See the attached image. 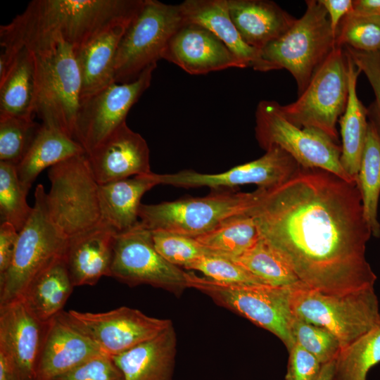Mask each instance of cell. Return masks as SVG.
I'll return each mask as SVG.
<instances>
[{
	"label": "cell",
	"mask_w": 380,
	"mask_h": 380,
	"mask_svg": "<svg viewBox=\"0 0 380 380\" xmlns=\"http://www.w3.org/2000/svg\"><path fill=\"white\" fill-rule=\"evenodd\" d=\"M248 213L304 286L329 294L374 287L365 255L372 234L356 182L300 166L284 184L260 189Z\"/></svg>",
	"instance_id": "obj_1"
},
{
	"label": "cell",
	"mask_w": 380,
	"mask_h": 380,
	"mask_svg": "<svg viewBox=\"0 0 380 380\" xmlns=\"http://www.w3.org/2000/svg\"><path fill=\"white\" fill-rule=\"evenodd\" d=\"M144 1L34 0L8 24L1 25V46L35 52L60 38L76 51L107 30L130 23Z\"/></svg>",
	"instance_id": "obj_2"
},
{
	"label": "cell",
	"mask_w": 380,
	"mask_h": 380,
	"mask_svg": "<svg viewBox=\"0 0 380 380\" xmlns=\"http://www.w3.org/2000/svg\"><path fill=\"white\" fill-rule=\"evenodd\" d=\"M304 14L280 37L260 51V71L286 69L294 77L298 96L334 49L336 36L319 1H305Z\"/></svg>",
	"instance_id": "obj_3"
},
{
	"label": "cell",
	"mask_w": 380,
	"mask_h": 380,
	"mask_svg": "<svg viewBox=\"0 0 380 380\" xmlns=\"http://www.w3.org/2000/svg\"><path fill=\"white\" fill-rule=\"evenodd\" d=\"M50 191L46 207L50 219L68 239L103 223L99 184L87 153L77 155L49 167Z\"/></svg>",
	"instance_id": "obj_4"
},
{
	"label": "cell",
	"mask_w": 380,
	"mask_h": 380,
	"mask_svg": "<svg viewBox=\"0 0 380 380\" xmlns=\"http://www.w3.org/2000/svg\"><path fill=\"white\" fill-rule=\"evenodd\" d=\"M291 305L294 317L328 330L341 348L380 322L374 287L329 294L300 284L291 288Z\"/></svg>",
	"instance_id": "obj_5"
},
{
	"label": "cell",
	"mask_w": 380,
	"mask_h": 380,
	"mask_svg": "<svg viewBox=\"0 0 380 380\" xmlns=\"http://www.w3.org/2000/svg\"><path fill=\"white\" fill-rule=\"evenodd\" d=\"M46 194L39 184L32 213L19 232L11 265L0 277V306L20 299L37 277L65 254L68 239L49 217Z\"/></svg>",
	"instance_id": "obj_6"
},
{
	"label": "cell",
	"mask_w": 380,
	"mask_h": 380,
	"mask_svg": "<svg viewBox=\"0 0 380 380\" xmlns=\"http://www.w3.org/2000/svg\"><path fill=\"white\" fill-rule=\"evenodd\" d=\"M32 53L37 76L35 113L42 119V125L59 129L74 139L81 99V78L75 51L64 40L56 38L47 46Z\"/></svg>",
	"instance_id": "obj_7"
},
{
	"label": "cell",
	"mask_w": 380,
	"mask_h": 380,
	"mask_svg": "<svg viewBox=\"0 0 380 380\" xmlns=\"http://www.w3.org/2000/svg\"><path fill=\"white\" fill-rule=\"evenodd\" d=\"M260 189L252 192L213 191L203 197H188L157 204H141L139 222L151 231L163 230L195 238L231 217L248 213Z\"/></svg>",
	"instance_id": "obj_8"
},
{
	"label": "cell",
	"mask_w": 380,
	"mask_h": 380,
	"mask_svg": "<svg viewBox=\"0 0 380 380\" xmlns=\"http://www.w3.org/2000/svg\"><path fill=\"white\" fill-rule=\"evenodd\" d=\"M186 277L189 288L201 291L217 305L270 331L288 351L296 343L291 333V287L224 284L193 272H186Z\"/></svg>",
	"instance_id": "obj_9"
},
{
	"label": "cell",
	"mask_w": 380,
	"mask_h": 380,
	"mask_svg": "<svg viewBox=\"0 0 380 380\" xmlns=\"http://www.w3.org/2000/svg\"><path fill=\"white\" fill-rule=\"evenodd\" d=\"M255 134L265 151L278 146L303 167L322 169L346 181L356 182L341 165V146L338 142L317 129L302 128L291 123L277 101L262 100L258 103Z\"/></svg>",
	"instance_id": "obj_10"
},
{
	"label": "cell",
	"mask_w": 380,
	"mask_h": 380,
	"mask_svg": "<svg viewBox=\"0 0 380 380\" xmlns=\"http://www.w3.org/2000/svg\"><path fill=\"white\" fill-rule=\"evenodd\" d=\"M298 96L289 104L280 105L284 116L297 127L317 129L338 142L336 125L348 96V61L343 46H335Z\"/></svg>",
	"instance_id": "obj_11"
},
{
	"label": "cell",
	"mask_w": 380,
	"mask_h": 380,
	"mask_svg": "<svg viewBox=\"0 0 380 380\" xmlns=\"http://www.w3.org/2000/svg\"><path fill=\"white\" fill-rule=\"evenodd\" d=\"M184 23L179 4L144 0L120 42L115 82H132L147 68L156 65L169 39Z\"/></svg>",
	"instance_id": "obj_12"
},
{
	"label": "cell",
	"mask_w": 380,
	"mask_h": 380,
	"mask_svg": "<svg viewBox=\"0 0 380 380\" xmlns=\"http://www.w3.org/2000/svg\"><path fill=\"white\" fill-rule=\"evenodd\" d=\"M186 274L160 255L151 231L139 221L115 234L110 277L132 287L148 284L179 296L189 288Z\"/></svg>",
	"instance_id": "obj_13"
},
{
	"label": "cell",
	"mask_w": 380,
	"mask_h": 380,
	"mask_svg": "<svg viewBox=\"0 0 380 380\" xmlns=\"http://www.w3.org/2000/svg\"><path fill=\"white\" fill-rule=\"evenodd\" d=\"M156 65L144 70L135 80L113 83L80 99L74 139L89 153L121 125L133 105L149 87Z\"/></svg>",
	"instance_id": "obj_14"
},
{
	"label": "cell",
	"mask_w": 380,
	"mask_h": 380,
	"mask_svg": "<svg viewBox=\"0 0 380 380\" xmlns=\"http://www.w3.org/2000/svg\"><path fill=\"white\" fill-rule=\"evenodd\" d=\"M63 313L72 327L111 357L153 338L172 323L126 306L104 312L71 310Z\"/></svg>",
	"instance_id": "obj_15"
},
{
	"label": "cell",
	"mask_w": 380,
	"mask_h": 380,
	"mask_svg": "<svg viewBox=\"0 0 380 380\" xmlns=\"http://www.w3.org/2000/svg\"><path fill=\"white\" fill-rule=\"evenodd\" d=\"M299 167V164L286 151L272 146L260 158L223 172L208 174L184 170L158 174V179L159 184L183 188L207 186L213 191H224L254 184L258 189L269 190L286 182Z\"/></svg>",
	"instance_id": "obj_16"
},
{
	"label": "cell",
	"mask_w": 380,
	"mask_h": 380,
	"mask_svg": "<svg viewBox=\"0 0 380 380\" xmlns=\"http://www.w3.org/2000/svg\"><path fill=\"white\" fill-rule=\"evenodd\" d=\"M161 59L175 64L191 75L248 67L209 30L186 22L169 39Z\"/></svg>",
	"instance_id": "obj_17"
},
{
	"label": "cell",
	"mask_w": 380,
	"mask_h": 380,
	"mask_svg": "<svg viewBox=\"0 0 380 380\" xmlns=\"http://www.w3.org/2000/svg\"><path fill=\"white\" fill-rule=\"evenodd\" d=\"M48 323L38 319L21 299L0 306V352L23 380H36Z\"/></svg>",
	"instance_id": "obj_18"
},
{
	"label": "cell",
	"mask_w": 380,
	"mask_h": 380,
	"mask_svg": "<svg viewBox=\"0 0 380 380\" xmlns=\"http://www.w3.org/2000/svg\"><path fill=\"white\" fill-rule=\"evenodd\" d=\"M87 154L99 185L152 172L146 140L126 122Z\"/></svg>",
	"instance_id": "obj_19"
},
{
	"label": "cell",
	"mask_w": 380,
	"mask_h": 380,
	"mask_svg": "<svg viewBox=\"0 0 380 380\" xmlns=\"http://www.w3.org/2000/svg\"><path fill=\"white\" fill-rule=\"evenodd\" d=\"M100 353L96 345L72 327L62 311L48 323L36 380H51Z\"/></svg>",
	"instance_id": "obj_20"
},
{
	"label": "cell",
	"mask_w": 380,
	"mask_h": 380,
	"mask_svg": "<svg viewBox=\"0 0 380 380\" xmlns=\"http://www.w3.org/2000/svg\"><path fill=\"white\" fill-rule=\"evenodd\" d=\"M116 234L103 222L68 239L65 259L74 286H93L110 277Z\"/></svg>",
	"instance_id": "obj_21"
},
{
	"label": "cell",
	"mask_w": 380,
	"mask_h": 380,
	"mask_svg": "<svg viewBox=\"0 0 380 380\" xmlns=\"http://www.w3.org/2000/svg\"><path fill=\"white\" fill-rule=\"evenodd\" d=\"M177 334L172 323L153 338L112 356L124 380H173Z\"/></svg>",
	"instance_id": "obj_22"
},
{
	"label": "cell",
	"mask_w": 380,
	"mask_h": 380,
	"mask_svg": "<svg viewBox=\"0 0 380 380\" xmlns=\"http://www.w3.org/2000/svg\"><path fill=\"white\" fill-rule=\"evenodd\" d=\"M227 4L243 42L259 51L283 35L296 20L272 1L227 0Z\"/></svg>",
	"instance_id": "obj_23"
},
{
	"label": "cell",
	"mask_w": 380,
	"mask_h": 380,
	"mask_svg": "<svg viewBox=\"0 0 380 380\" xmlns=\"http://www.w3.org/2000/svg\"><path fill=\"white\" fill-rule=\"evenodd\" d=\"M179 6L186 23L205 27L248 67L260 71V51L242 39L230 17L227 0H186Z\"/></svg>",
	"instance_id": "obj_24"
},
{
	"label": "cell",
	"mask_w": 380,
	"mask_h": 380,
	"mask_svg": "<svg viewBox=\"0 0 380 380\" xmlns=\"http://www.w3.org/2000/svg\"><path fill=\"white\" fill-rule=\"evenodd\" d=\"M158 184V174L151 172L99 185L103 222L117 232L133 227L139 221L142 196Z\"/></svg>",
	"instance_id": "obj_25"
},
{
	"label": "cell",
	"mask_w": 380,
	"mask_h": 380,
	"mask_svg": "<svg viewBox=\"0 0 380 380\" xmlns=\"http://www.w3.org/2000/svg\"><path fill=\"white\" fill-rule=\"evenodd\" d=\"M129 25L114 26L75 51L81 78V99L94 94L115 82V56Z\"/></svg>",
	"instance_id": "obj_26"
},
{
	"label": "cell",
	"mask_w": 380,
	"mask_h": 380,
	"mask_svg": "<svg viewBox=\"0 0 380 380\" xmlns=\"http://www.w3.org/2000/svg\"><path fill=\"white\" fill-rule=\"evenodd\" d=\"M37 101L36 64L34 53L23 47L0 80V118H33Z\"/></svg>",
	"instance_id": "obj_27"
},
{
	"label": "cell",
	"mask_w": 380,
	"mask_h": 380,
	"mask_svg": "<svg viewBox=\"0 0 380 380\" xmlns=\"http://www.w3.org/2000/svg\"><path fill=\"white\" fill-rule=\"evenodd\" d=\"M346 53L348 96L346 109L338 120L342 141L341 163L345 172L356 181L368 129V112L357 94V80L361 71L350 56L346 51Z\"/></svg>",
	"instance_id": "obj_28"
},
{
	"label": "cell",
	"mask_w": 380,
	"mask_h": 380,
	"mask_svg": "<svg viewBox=\"0 0 380 380\" xmlns=\"http://www.w3.org/2000/svg\"><path fill=\"white\" fill-rule=\"evenodd\" d=\"M82 153H87L76 140L59 129L42 125L30 149L16 166L23 188L28 192L45 168Z\"/></svg>",
	"instance_id": "obj_29"
},
{
	"label": "cell",
	"mask_w": 380,
	"mask_h": 380,
	"mask_svg": "<svg viewBox=\"0 0 380 380\" xmlns=\"http://www.w3.org/2000/svg\"><path fill=\"white\" fill-rule=\"evenodd\" d=\"M74 287L64 255L37 277L20 299L38 319L48 322L63 311Z\"/></svg>",
	"instance_id": "obj_30"
},
{
	"label": "cell",
	"mask_w": 380,
	"mask_h": 380,
	"mask_svg": "<svg viewBox=\"0 0 380 380\" xmlns=\"http://www.w3.org/2000/svg\"><path fill=\"white\" fill-rule=\"evenodd\" d=\"M195 239L211 255L234 260L254 246L260 235L253 217L246 213L224 220Z\"/></svg>",
	"instance_id": "obj_31"
},
{
	"label": "cell",
	"mask_w": 380,
	"mask_h": 380,
	"mask_svg": "<svg viewBox=\"0 0 380 380\" xmlns=\"http://www.w3.org/2000/svg\"><path fill=\"white\" fill-rule=\"evenodd\" d=\"M356 183L361 196L364 217L372 236L379 237L380 137L369 121Z\"/></svg>",
	"instance_id": "obj_32"
},
{
	"label": "cell",
	"mask_w": 380,
	"mask_h": 380,
	"mask_svg": "<svg viewBox=\"0 0 380 380\" xmlns=\"http://www.w3.org/2000/svg\"><path fill=\"white\" fill-rule=\"evenodd\" d=\"M380 362V322L348 346L341 348L335 360L333 380H366Z\"/></svg>",
	"instance_id": "obj_33"
},
{
	"label": "cell",
	"mask_w": 380,
	"mask_h": 380,
	"mask_svg": "<svg viewBox=\"0 0 380 380\" xmlns=\"http://www.w3.org/2000/svg\"><path fill=\"white\" fill-rule=\"evenodd\" d=\"M232 260L266 285L292 288L302 284L283 258L261 237L254 246Z\"/></svg>",
	"instance_id": "obj_34"
},
{
	"label": "cell",
	"mask_w": 380,
	"mask_h": 380,
	"mask_svg": "<svg viewBox=\"0 0 380 380\" xmlns=\"http://www.w3.org/2000/svg\"><path fill=\"white\" fill-rule=\"evenodd\" d=\"M27 192L18 179L16 165L0 161L1 223L8 222L20 232L33 210L27 203Z\"/></svg>",
	"instance_id": "obj_35"
},
{
	"label": "cell",
	"mask_w": 380,
	"mask_h": 380,
	"mask_svg": "<svg viewBox=\"0 0 380 380\" xmlns=\"http://www.w3.org/2000/svg\"><path fill=\"white\" fill-rule=\"evenodd\" d=\"M41 125L33 118H0V161L17 166L30 149Z\"/></svg>",
	"instance_id": "obj_36"
},
{
	"label": "cell",
	"mask_w": 380,
	"mask_h": 380,
	"mask_svg": "<svg viewBox=\"0 0 380 380\" xmlns=\"http://www.w3.org/2000/svg\"><path fill=\"white\" fill-rule=\"evenodd\" d=\"M336 44L363 52H379L380 17L348 13L338 25Z\"/></svg>",
	"instance_id": "obj_37"
},
{
	"label": "cell",
	"mask_w": 380,
	"mask_h": 380,
	"mask_svg": "<svg viewBox=\"0 0 380 380\" xmlns=\"http://www.w3.org/2000/svg\"><path fill=\"white\" fill-rule=\"evenodd\" d=\"M151 232L157 251L177 267L186 269L199 258L211 255L195 238L163 230Z\"/></svg>",
	"instance_id": "obj_38"
},
{
	"label": "cell",
	"mask_w": 380,
	"mask_h": 380,
	"mask_svg": "<svg viewBox=\"0 0 380 380\" xmlns=\"http://www.w3.org/2000/svg\"><path fill=\"white\" fill-rule=\"evenodd\" d=\"M291 333L296 343L314 355L322 365L336 359L341 348L337 338L328 330L294 316Z\"/></svg>",
	"instance_id": "obj_39"
},
{
	"label": "cell",
	"mask_w": 380,
	"mask_h": 380,
	"mask_svg": "<svg viewBox=\"0 0 380 380\" xmlns=\"http://www.w3.org/2000/svg\"><path fill=\"white\" fill-rule=\"evenodd\" d=\"M186 270L198 271L204 277L224 284H265L235 261L218 255L203 256L191 263Z\"/></svg>",
	"instance_id": "obj_40"
},
{
	"label": "cell",
	"mask_w": 380,
	"mask_h": 380,
	"mask_svg": "<svg viewBox=\"0 0 380 380\" xmlns=\"http://www.w3.org/2000/svg\"><path fill=\"white\" fill-rule=\"evenodd\" d=\"M356 67L367 77L375 99L367 108L369 121L380 137V51L367 53L343 46Z\"/></svg>",
	"instance_id": "obj_41"
},
{
	"label": "cell",
	"mask_w": 380,
	"mask_h": 380,
	"mask_svg": "<svg viewBox=\"0 0 380 380\" xmlns=\"http://www.w3.org/2000/svg\"><path fill=\"white\" fill-rule=\"evenodd\" d=\"M51 380H124L111 356L100 353Z\"/></svg>",
	"instance_id": "obj_42"
},
{
	"label": "cell",
	"mask_w": 380,
	"mask_h": 380,
	"mask_svg": "<svg viewBox=\"0 0 380 380\" xmlns=\"http://www.w3.org/2000/svg\"><path fill=\"white\" fill-rule=\"evenodd\" d=\"M289 353L285 380H317L322 365L314 355L297 343Z\"/></svg>",
	"instance_id": "obj_43"
},
{
	"label": "cell",
	"mask_w": 380,
	"mask_h": 380,
	"mask_svg": "<svg viewBox=\"0 0 380 380\" xmlns=\"http://www.w3.org/2000/svg\"><path fill=\"white\" fill-rule=\"evenodd\" d=\"M19 232L8 222L0 225V277L9 269L15 251Z\"/></svg>",
	"instance_id": "obj_44"
},
{
	"label": "cell",
	"mask_w": 380,
	"mask_h": 380,
	"mask_svg": "<svg viewBox=\"0 0 380 380\" xmlns=\"http://www.w3.org/2000/svg\"><path fill=\"white\" fill-rule=\"evenodd\" d=\"M326 10L331 28L336 37L338 25L342 19L353 11L352 0H318Z\"/></svg>",
	"instance_id": "obj_45"
},
{
	"label": "cell",
	"mask_w": 380,
	"mask_h": 380,
	"mask_svg": "<svg viewBox=\"0 0 380 380\" xmlns=\"http://www.w3.org/2000/svg\"><path fill=\"white\" fill-rule=\"evenodd\" d=\"M352 13L362 16L380 17V0H355Z\"/></svg>",
	"instance_id": "obj_46"
},
{
	"label": "cell",
	"mask_w": 380,
	"mask_h": 380,
	"mask_svg": "<svg viewBox=\"0 0 380 380\" xmlns=\"http://www.w3.org/2000/svg\"><path fill=\"white\" fill-rule=\"evenodd\" d=\"M0 380H23L11 361L1 352Z\"/></svg>",
	"instance_id": "obj_47"
},
{
	"label": "cell",
	"mask_w": 380,
	"mask_h": 380,
	"mask_svg": "<svg viewBox=\"0 0 380 380\" xmlns=\"http://www.w3.org/2000/svg\"><path fill=\"white\" fill-rule=\"evenodd\" d=\"M336 359L322 365L317 380H333Z\"/></svg>",
	"instance_id": "obj_48"
}]
</instances>
